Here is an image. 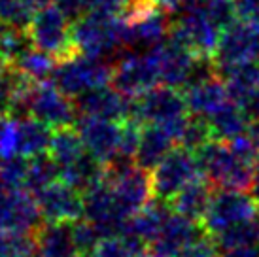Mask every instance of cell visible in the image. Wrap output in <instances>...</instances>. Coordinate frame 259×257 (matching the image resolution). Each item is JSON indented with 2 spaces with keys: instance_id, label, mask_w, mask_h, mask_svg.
I'll return each mask as SVG.
<instances>
[{
  "instance_id": "30",
  "label": "cell",
  "mask_w": 259,
  "mask_h": 257,
  "mask_svg": "<svg viewBox=\"0 0 259 257\" xmlns=\"http://www.w3.org/2000/svg\"><path fill=\"white\" fill-rule=\"evenodd\" d=\"M27 168H29V157L14 155V157L0 159V191L25 189Z\"/></svg>"
},
{
  "instance_id": "37",
  "label": "cell",
  "mask_w": 259,
  "mask_h": 257,
  "mask_svg": "<svg viewBox=\"0 0 259 257\" xmlns=\"http://www.w3.org/2000/svg\"><path fill=\"white\" fill-rule=\"evenodd\" d=\"M235 10L240 21L259 27V0H235Z\"/></svg>"
},
{
  "instance_id": "44",
  "label": "cell",
  "mask_w": 259,
  "mask_h": 257,
  "mask_svg": "<svg viewBox=\"0 0 259 257\" xmlns=\"http://www.w3.org/2000/svg\"><path fill=\"white\" fill-rule=\"evenodd\" d=\"M8 117H10V115H4V114H0V135H2V131H4V127H6V123H8Z\"/></svg>"
},
{
  "instance_id": "16",
  "label": "cell",
  "mask_w": 259,
  "mask_h": 257,
  "mask_svg": "<svg viewBox=\"0 0 259 257\" xmlns=\"http://www.w3.org/2000/svg\"><path fill=\"white\" fill-rule=\"evenodd\" d=\"M178 144L174 136L161 125H144L140 146L137 151V164L144 170H153Z\"/></svg>"
},
{
  "instance_id": "17",
  "label": "cell",
  "mask_w": 259,
  "mask_h": 257,
  "mask_svg": "<svg viewBox=\"0 0 259 257\" xmlns=\"http://www.w3.org/2000/svg\"><path fill=\"white\" fill-rule=\"evenodd\" d=\"M184 97H186L189 114L204 115V117L214 114L218 108L223 106L231 99L225 81L220 79L218 76L184 89Z\"/></svg>"
},
{
  "instance_id": "20",
  "label": "cell",
  "mask_w": 259,
  "mask_h": 257,
  "mask_svg": "<svg viewBox=\"0 0 259 257\" xmlns=\"http://www.w3.org/2000/svg\"><path fill=\"white\" fill-rule=\"evenodd\" d=\"M53 136V128L36 117L17 119V153L23 157H34L48 153Z\"/></svg>"
},
{
  "instance_id": "2",
  "label": "cell",
  "mask_w": 259,
  "mask_h": 257,
  "mask_svg": "<svg viewBox=\"0 0 259 257\" xmlns=\"http://www.w3.org/2000/svg\"><path fill=\"white\" fill-rule=\"evenodd\" d=\"M27 30L32 46L36 50L50 53L57 63L70 61L81 55L74 42L72 21L57 4H50L36 10Z\"/></svg>"
},
{
  "instance_id": "7",
  "label": "cell",
  "mask_w": 259,
  "mask_h": 257,
  "mask_svg": "<svg viewBox=\"0 0 259 257\" xmlns=\"http://www.w3.org/2000/svg\"><path fill=\"white\" fill-rule=\"evenodd\" d=\"M202 176L197 157L193 151L176 146L161 163L151 170L153 197L161 200L172 199L182 187H186L191 180Z\"/></svg>"
},
{
  "instance_id": "49",
  "label": "cell",
  "mask_w": 259,
  "mask_h": 257,
  "mask_svg": "<svg viewBox=\"0 0 259 257\" xmlns=\"http://www.w3.org/2000/svg\"><path fill=\"white\" fill-rule=\"evenodd\" d=\"M255 223H257V231H259V214H257V218H255Z\"/></svg>"
},
{
  "instance_id": "13",
  "label": "cell",
  "mask_w": 259,
  "mask_h": 257,
  "mask_svg": "<svg viewBox=\"0 0 259 257\" xmlns=\"http://www.w3.org/2000/svg\"><path fill=\"white\" fill-rule=\"evenodd\" d=\"M129 102L125 95L115 91L114 87H95L74 99V104L78 108L79 115H93V117H104L112 121H125L129 115Z\"/></svg>"
},
{
  "instance_id": "24",
  "label": "cell",
  "mask_w": 259,
  "mask_h": 257,
  "mask_svg": "<svg viewBox=\"0 0 259 257\" xmlns=\"http://www.w3.org/2000/svg\"><path fill=\"white\" fill-rule=\"evenodd\" d=\"M59 180H61V164L50 153H40L29 159V168L25 178V189L29 193L36 195Z\"/></svg>"
},
{
  "instance_id": "3",
  "label": "cell",
  "mask_w": 259,
  "mask_h": 257,
  "mask_svg": "<svg viewBox=\"0 0 259 257\" xmlns=\"http://www.w3.org/2000/svg\"><path fill=\"white\" fill-rule=\"evenodd\" d=\"M112 74H114V64L106 59L78 55L70 61L57 63L51 81L70 99H76L89 89L110 85Z\"/></svg>"
},
{
  "instance_id": "32",
  "label": "cell",
  "mask_w": 259,
  "mask_h": 257,
  "mask_svg": "<svg viewBox=\"0 0 259 257\" xmlns=\"http://www.w3.org/2000/svg\"><path fill=\"white\" fill-rule=\"evenodd\" d=\"M70 231H72V240L78 253H93L95 248L104 240L101 229L85 218L70 223Z\"/></svg>"
},
{
  "instance_id": "31",
  "label": "cell",
  "mask_w": 259,
  "mask_h": 257,
  "mask_svg": "<svg viewBox=\"0 0 259 257\" xmlns=\"http://www.w3.org/2000/svg\"><path fill=\"white\" fill-rule=\"evenodd\" d=\"M36 240L29 233H0V257H34Z\"/></svg>"
},
{
  "instance_id": "46",
  "label": "cell",
  "mask_w": 259,
  "mask_h": 257,
  "mask_svg": "<svg viewBox=\"0 0 259 257\" xmlns=\"http://www.w3.org/2000/svg\"><path fill=\"white\" fill-rule=\"evenodd\" d=\"M4 66H8V63H6V61H4V57H2V55H0V70H2V68H4Z\"/></svg>"
},
{
  "instance_id": "34",
  "label": "cell",
  "mask_w": 259,
  "mask_h": 257,
  "mask_svg": "<svg viewBox=\"0 0 259 257\" xmlns=\"http://www.w3.org/2000/svg\"><path fill=\"white\" fill-rule=\"evenodd\" d=\"M202 10H204L206 17L220 30L227 29L235 21H238L237 10H235V0H204L202 2Z\"/></svg>"
},
{
  "instance_id": "33",
  "label": "cell",
  "mask_w": 259,
  "mask_h": 257,
  "mask_svg": "<svg viewBox=\"0 0 259 257\" xmlns=\"http://www.w3.org/2000/svg\"><path fill=\"white\" fill-rule=\"evenodd\" d=\"M34 10L27 4V0H0V21L8 27L27 29Z\"/></svg>"
},
{
  "instance_id": "36",
  "label": "cell",
  "mask_w": 259,
  "mask_h": 257,
  "mask_svg": "<svg viewBox=\"0 0 259 257\" xmlns=\"http://www.w3.org/2000/svg\"><path fill=\"white\" fill-rule=\"evenodd\" d=\"M127 2L129 0H87V14L95 12L104 15H121Z\"/></svg>"
},
{
  "instance_id": "1",
  "label": "cell",
  "mask_w": 259,
  "mask_h": 257,
  "mask_svg": "<svg viewBox=\"0 0 259 257\" xmlns=\"http://www.w3.org/2000/svg\"><path fill=\"white\" fill-rule=\"evenodd\" d=\"M201 174L214 186V189L250 191L253 180V166L238 159L223 140H210L195 151Z\"/></svg>"
},
{
  "instance_id": "42",
  "label": "cell",
  "mask_w": 259,
  "mask_h": 257,
  "mask_svg": "<svg viewBox=\"0 0 259 257\" xmlns=\"http://www.w3.org/2000/svg\"><path fill=\"white\" fill-rule=\"evenodd\" d=\"M248 135H250L253 138V142L257 144V150H259V119H257V121H252V123H250Z\"/></svg>"
},
{
  "instance_id": "29",
  "label": "cell",
  "mask_w": 259,
  "mask_h": 257,
  "mask_svg": "<svg viewBox=\"0 0 259 257\" xmlns=\"http://www.w3.org/2000/svg\"><path fill=\"white\" fill-rule=\"evenodd\" d=\"M32 48L34 46H32V40H30L27 29L8 27V30L0 38V55L4 57L8 64H15Z\"/></svg>"
},
{
  "instance_id": "26",
  "label": "cell",
  "mask_w": 259,
  "mask_h": 257,
  "mask_svg": "<svg viewBox=\"0 0 259 257\" xmlns=\"http://www.w3.org/2000/svg\"><path fill=\"white\" fill-rule=\"evenodd\" d=\"M210 238L216 246V251H225L231 248H240V246H253V244H259L257 223H255V220L237 223V225L225 229L223 233L210 236Z\"/></svg>"
},
{
  "instance_id": "18",
  "label": "cell",
  "mask_w": 259,
  "mask_h": 257,
  "mask_svg": "<svg viewBox=\"0 0 259 257\" xmlns=\"http://www.w3.org/2000/svg\"><path fill=\"white\" fill-rule=\"evenodd\" d=\"M36 255L34 257H76L70 223H46L34 233Z\"/></svg>"
},
{
  "instance_id": "23",
  "label": "cell",
  "mask_w": 259,
  "mask_h": 257,
  "mask_svg": "<svg viewBox=\"0 0 259 257\" xmlns=\"http://www.w3.org/2000/svg\"><path fill=\"white\" fill-rule=\"evenodd\" d=\"M85 151L87 150L83 146L81 136H79L78 127L66 125V127L53 128V136H51L48 153L61 164V168L66 166V164H72L74 161H78Z\"/></svg>"
},
{
  "instance_id": "4",
  "label": "cell",
  "mask_w": 259,
  "mask_h": 257,
  "mask_svg": "<svg viewBox=\"0 0 259 257\" xmlns=\"http://www.w3.org/2000/svg\"><path fill=\"white\" fill-rule=\"evenodd\" d=\"M189 114L184 91L168 85H155L137 99H131L127 119L142 125H168Z\"/></svg>"
},
{
  "instance_id": "35",
  "label": "cell",
  "mask_w": 259,
  "mask_h": 257,
  "mask_svg": "<svg viewBox=\"0 0 259 257\" xmlns=\"http://www.w3.org/2000/svg\"><path fill=\"white\" fill-rule=\"evenodd\" d=\"M93 257H135L133 251L127 248L121 236H110L104 238L93 251Z\"/></svg>"
},
{
  "instance_id": "21",
  "label": "cell",
  "mask_w": 259,
  "mask_h": 257,
  "mask_svg": "<svg viewBox=\"0 0 259 257\" xmlns=\"http://www.w3.org/2000/svg\"><path fill=\"white\" fill-rule=\"evenodd\" d=\"M210 127H212V135L214 140H223L229 142L233 138L240 135H246L250 128V119L246 114L238 108L235 100H227L223 106H220L214 114L208 115Z\"/></svg>"
},
{
  "instance_id": "28",
  "label": "cell",
  "mask_w": 259,
  "mask_h": 257,
  "mask_svg": "<svg viewBox=\"0 0 259 257\" xmlns=\"http://www.w3.org/2000/svg\"><path fill=\"white\" fill-rule=\"evenodd\" d=\"M29 83H32V79L27 78L14 64H8L0 70V114L10 115V108L17 91Z\"/></svg>"
},
{
  "instance_id": "40",
  "label": "cell",
  "mask_w": 259,
  "mask_h": 257,
  "mask_svg": "<svg viewBox=\"0 0 259 257\" xmlns=\"http://www.w3.org/2000/svg\"><path fill=\"white\" fill-rule=\"evenodd\" d=\"M218 257H259V244L253 246H240V248H231L225 251H218Z\"/></svg>"
},
{
  "instance_id": "6",
  "label": "cell",
  "mask_w": 259,
  "mask_h": 257,
  "mask_svg": "<svg viewBox=\"0 0 259 257\" xmlns=\"http://www.w3.org/2000/svg\"><path fill=\"white\" fill-rule=\"evenodd\" d=\"M161 83L159 68L153 51H137L127 53L114 64L112 83L115 91L125 95L127 99H137L146 91Z\"/></svg>"
},
{
  "instance_id": "22",
  "label": "cell",
  "mask_w": 259,
  "mask_h": 257,
  "mask_svg": "<svg viewBox=\"0 0 259 257\" xmlns=\"http://www.w3.org/2000/svg\"><path fill=\"white\" fill-rule=\"evenodd\" d=\"M216 76L225 81L231 100L259 89V61H246L229 68L216 70Z\"/></svg>"
},
{
  "instance_id": "19",
  "label": "cell",
  "mask_w": 259,
  "mask_h": 257,
  "mask_svg": "<svg viewBox=\"0 0 259 257\" xmlns=\"http://www.w3.org/2000/svg\"><path fill=\"white\" fill-rule=\"evenodd\" d=\"M61 180L65 182L66 186L74 187L76 191L83 195L91 187L99 186L101 182L106 180L104 163H101L99 159L85 151L78 161H74L72 164H66V166L61 168Z\"/></svg>"
},
{
  "instance_id": "9",
  "label": "cell",
  "mask_w": 259,
  "mask_h": 257,
  "mask_svg": "<svg viewBox=\"0 0 259 257\" xmlns=\"http://www.w3.org/2000/svg\"><path fill=\"white\" fill-rule=\"evenodd\" d=\"M46 223H74L83 218V195L63 180L34 195Z\"/></svg>"
},
{
  "instance_id": "27",
  "label": "cell",
  "mask_w": 259,
  "mask_h": 257,
  "mask_svg": "<svg viewBox=\"0 0 259 257\" xmlns=\"http://www.w3.org/2000/svg\"><path fill=\"white\" fill-rule=\"evenodd\" d=\"M210 140H214V135H212V127H210L208 117L195 114L187 115L186 127H184V133L180 136V144L178 146L195 153L197 150H201L204 144H208Z\"/></svg>"
},
{
  "instance_id": "10",
  "label": "cell",
  "mask_w": 259,
  "mask_h": 257,
  "mask_svg": "<svg viewBox=\"0 0 259 257\" xmlns=\"http://www.w3.org/2000/svg\"><path fill=\"white\" fill-rule=\"evenodd\" d=\"M76 127L83 140L87 153H91L101 163H108L117 153L119 140H121V123L93 117V115H79Z\"/></svg>"
},
{
  "instance_id": "14",
  "label": "cell",
  "mask_w": 259,
  "mask_h": 257,
  "mask_svg": "<svg viewBox=\"0 0 259 257\" xmlns=\"http://www.w3.org/2000/svg\"><path fill=\"white\" fill-rule=\"evenodd\" d=\"M153 55L157 61L159 79L163 85L174 87V89H184L187 83V76L191 72V66L195 63V55L184 46L172 42L166 38L163 44L153 48Z\"/></svg>"
},
{
  "instance_id": "5",
  "label": "cell",
  "mask_w": 259,
  "mask_h": 257,
  "mask_svg": "<svg viewBox=\"0 0 259 257\" xmlns=\"http://www.w3.org/2000/svg\"><path fill=\"white\" fill-rule=\"evenodd\" d=\"M257 214L259 202L250 191L216 189L201 223L208 236H216L237 223L253 222Z\"/></svg>"
},
{
  "instance_id": "11",
  "label": "cell",
  "mask_w": 259,
  "mask_h": 257,
  "mask_svg": "<svg viewBox=\"0 0 259 257\" xmlns=\"http://www.w3.org/2000/svg\"><path fill=\"white\" fill-rule=\"evenodd\" d=\"M204 238H208V233L204 231L201 222H193L186 216L170 212L159 231L157 238L151 244V253H157L161 257H174L184 248Z\"/></svg>"
},
{
  "instance_id": "47",
  "label": "cell",
  "mask_w": 259,
  "mask_h": 257,
  "mask_svg": "<svg viewBox=\"0 0 259 257\" xmlns=\"http://www.w3.org/2000/svg\"><path fill=\"white\" fill-rule=\"evenodd\" d=\"M76 257H93V253H78Z\"/></svg>"
},
{
  "instance_id": "38",
  "label": "cell",
  "mask_w": 259,
  "mask_h": 257,
  "mask_svg": "<svg viewBox=\"0 0 259 257\" xmlns=\"http://www.w3.org/2000/svg\"><path fill=\"white\" fill-rule=\"evenodd\" d=\"M174 257H218V251L214 242H212V238L208 236L204 240H199V242L184 248V250L178 251Z\"/></svg>"
},
{
  "instance_id": "25",
  "label": "cell",
  "mask_w": 259,
  "mask_h": 257,
  "mask_svg": "<svg viewBox=\"0 0 259 257\" xmlns=\"http://www.w3.org/2000/svg\"><path fill=\"white\" fill-rule=\"evenodd\" d=\"M14 66L19 68V70H21L29 79H32L34 83H42V81H50L51 79L53 72H55V66H57V61L51 57L50 53L32 48V50H30L29 53H25Z\"/></svg>"
},
{
  "instance_id": "48",
  "label": "cell",
  "mask_w": 259,
  "mask_h": 257,
  "mask_svg": "<svg viewBox=\"0 0 259 257\" xmlns=\"http://www.w3.org/2000/svg\"><path fill=\"white\" fill-rule=\"evenodd\" d=\"M146 257H161V255H157V253H151V251H150V253H148Z\"/></svg>"
},
{
  "instance_id": "12",
  "label": "cell",
  "mask_w": 259,
  "mask_h": 257,
  "mask_svg": "<svg viewBox=\"0 0 259 257\" xmlns=\"http://www.w3.org/2000/svg\"><path fill=\"white\" fill-rule=\"evenodd\" d=\"M112 187H114L117 210L125 220L138 214L148 202L155 199L153 197V184H151V172L140 168L138 164L127 174H123L119 180H115Z\"/></svg>"
},
{
  "instance_id": "41",
  "label": "cell",
  "mask_w": 259,
  "mask_h": 257,
  "mask_svg": "<svg viewBox=\"0 0 259 257\" xmlns=\"http://www.w3.org/2000/svg\"><path fill=\"white\" fill-rule=\"evenodd\" d=\"M250 193L252 197L259 202V161L253 166V180H252V187H250Z\"/></svg>"
},
{
  "instance_id": "15",
  "label": "cell",
  "mask_w": 259,
  "mask_h": 257,
  "mask_svg": "<svg viewBox=\"0 0 259 257\" xmlns=\"http://www.w3.org/2000/svg\"><path fill=\"white\" fill-rule=\"evenodd\" d=\"M214 191L216 189L208 180L204 176H199V178L191 180L186 187H182L180 191L168 200V206L176 214L186 216L193 222H202Z\"/></svg>"
},
{
  "instance_id": "39",
  "label": "cell",
  "mask_w": 259,
  "mask_h": 257,
  "mask_svg": "<svg viewBox=\"0 0 259 257\" xmlns=\"http://www.w3.org/2000/svg\"><path fill=\"white\" fill-rule=\"evenodd\" d=\"M238 108L246 114L250 121H257L259 119V89H253L250 93H244L242 97L235 99Z\"/></svg>"
},
{
  "instance_id": "8",
  "label": "cell",
  "mask_w": 259,
  "mask_h": 257,
  "mask_svg": "<svg viewBox=\"0 0 259 257\" xmlns=\"http://www.w3.org/2000/svg\"><path fill=\"white\" fill-rule=\"evenodd\" d=\"M30 115L51 128L74 125L79 117L74 99L63 93L51 79L34 85L30 93Z\"/></svg>"
},
{
  "instance_id": "43",
  "label": "cell",
  "mask_w": 259,
  "mask_h": 257,
  "mask_svg": "<svg viewBox=\"0 0 259 257\" xmlns=\"http://www.w3.org/2000/svg\"><path fill=\"white\" fill-rule=\"evenodd\" d=\"M55 0H27V4H29L34 12L36 10H40V8H44V6H50V4H53Z\"/></svg>"
},
{
  "instance_id": "45",
  "label": "cell",
  "mask_w": 259,
  "mask_h": 257,
  "mask_svg": "<svg viewBox=\"0 0 259 257\" xmlns=\"http://www.w3.org/2000/svg\"><path fill=\"white\" fill-rule=\"evenodd\" d=\"M6 30H8V25L4 21H0V38H2V34H4Z\"/></svg>"
}]
</instances>
